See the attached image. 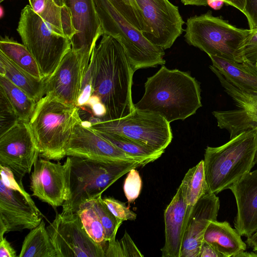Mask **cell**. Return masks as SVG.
I'll list each match as a JSON object with an SVG mask.
<instances>
[{
	"instance_id": "6da1fadb",
	"label": "cell",
	"mask_w": 257,
	"mask_h": 257,
	"mask_svg": "<svg viewBox=\"0 0 257 257\" xmlns=\"http://www.w3.org/2000/svg\"><path fill=\"white\" fill-rule=\"evenodd\" d=\"M92 94L106 108L100 121L124 117L135 109L132 97L133 69L124 47L113 37L103 34L93 50Z\"/></svg>"
},
{
	"instance_id": "7a4b0ae2",
	"label": "cell",
	"mask_w": 257,
	"mask_h": 257,
	"mask_svg": "<svg viewBox=\"0 0 257 257\" xmlns=\"http://www.w3.org/2000/svg\"><path fill=\"white\" fill-rule=\"evenodd\" d=\"M144 86V94L135 107L158 114L170 123L187 118L202 106L200 84L186 72L163 65Z\"/></svg>"
},
{
	"instance_id": "3957f363",
	"label": "cell",
	"mask_w": 257,
	"mask_h": 257,
	"mask_svg": "<svg viewBox=\"0 0 257 257\" xmlns=\"http://www.w3.org/2000/svg\"><path fill=\"white\" fill-rule=\"evenodd\" d=\"M203 161L208 192L217 194L228 189L257 164V127L222 146L207 147Z\"/></svg>"
},
{
	"instance_id": "277c9868",
	"label": "cell",
	"mask_w": 257,
	"mask_h": 257,
	"mask_svg": "<svg viewBox=\"0 0 257 257\" xmlns=\"http://www.w3.org/2000/svg\"><path fill=\"white\" fill-rule=\"evenodd\" d=\"M82 120L79 108L45 95L36 104L29 121L40 156L49 160L66 157L75 126Z\"/></svg>"
},
{
	"instance_id": "5b68a950",
	"label": "cell",
	"mask_w": 257,
	"mask_h": 257,
	"mask_svg": "<svg viewBox=\"0 0 257 257\" xmlns=\"http://www.w3.org/2000/svg\"><path fill=\"white\" fill-rule=\"evenodd\" d=\"M68 198L62 213L76 212L83 203L101 196L102 193L131 169L146 164L136 161L100 162L69 156Z\"/></svg>"
},
{
	"instance_id": "8992f818",
	"label": "cell",
	"mask_w": 257,
	"mask_h": 257,
	"mask_svg": "<svg viewBox=\"0 0 257 257\" xmlns=\"http://www.w3.org/2000/svg\"><path fill=\"white\" fill-rule=\"evenodd\" d=\"M184 38L190 45L209 56H216L238 63L246 62L243 55L244 43L250 29L236 28L211 11L189 18Z\"/></svg>"
},
{
	"instance_id": "52a82bcc",
	"label": "cell",
	"mask_w": 257,
	"mask_h": 257,
	"mask_svg": "<svg viewBox=\"0 0 257 257\" xmlns=\"http://www.w3.org/2000/svg\"><path fill=\"white\" fill-rule=\"evenodd\" d=\"M93 1L103 34L120 43L135 71L165 64L164 50L147 40L109 0Z\"/></svg>"
},
{
	"instance_id": "ba28073f",
	"label": "cell",
	"mask_w": 257,
	"mask_h": 257,
	"mask_svg": "<svg viewBox=\"0 0 257 257\" xmlns=\"http://www.w3.org/2000/svg\"><path fill=\"white\" fill-rule=\"evenodd\" d=\"M17 31L45 79L53 73L71 49L70 40L66 36L53 31L30 5L22 10Z\"/></svg>"
},
{
	"instance_id": "9c48e42d",
	"label": "cell",
	"mask_w": 257,
	"mask_h": 257,
	"mask_svg": "<svg viewBox=\"0 0 257 257\" xmlns=\"http://www.w3.org/2000/svg\"><path fill=\"white\" fill-rule=\"evenodd\" d=\"M94 130L115 134L159 151H165L173 138L170 122L160 115L135 108L127 116L90 123Z\"/></svg>"
},
{
	"instance_id": "30bf717a",
	"label": "cell",
	"mask_w": 257,
	"mask_h": 257,
	"mask_svg": "<svg viewBox=\"0 0 257 257\" xmlns=\"http://www.w3.org/2000/svg\"><path fill=\"white\" fill-rule=\"evenodd\" d=\"M57 257H105V250L86 232L77 212L57 213L46 227Z\"/></svg>"
},
{
	"instance_id": "8fae6325",
	"label": "cell",
	"mask_w": 257,
	"mask_h": 257,
	"mask_svg": "<svg viewBox=\"0 0 257 257\" xmlns=\"http://www.w3.org/2000/svg\"><path fill=\"white\" fill-rule=\"evenodd\" d=\"M69 13L76 34L70 40L71 50L80 61L83 76L93 49L103 35L100 22L93 0H54Z\"/></svg>"
},
{
	"instance_id": "7c38bea8",
	"label": "cell",
	"mask_w": 257,
	"mask_h": 257,
	"mask_svg": "<svg viewBox=\"0 0 257 257\" xmlns=\"http://www.w3.org/2000/svg\"><path fill=\"white\" fill-rule=\"evenodd\" d=\"M39 155L29 122L20 120L0 135V165L9 168L19 183L31 173Z\"/></svg>"
},
{
	"instance_id": "4fadbf2b",
	"label": "cell",
	"mask_w": 257,
	"mask_h": 257,
	"mask_svg": "<svg viewBox=\"0 0 257 257\" xmlns=\"http://www.w3.org/2000/svg\"><path fill=\"white\" fill-rule=\"evenodd\" d=\"M147 28L144 37L164 50L172 47L184 31L178 7L169 0H135Z\"/></svg>"
},
{
	"instance_id": "5bb4252c",
	"label": "cell",
	"mask_w": 257,
	"mask_h": 257,
	"mask_svg": "<svg viewBox=\"0 0 257 257\" xmlns=\"http://www.w3.org/2000/svg\"><path fill=\"white\" fill-rule=\"evenodd\" d=\"M70 159L62 164L53 163L40 155L33 165L30 176L32 196L54 208L62 206L68 198Z\"/></svg>"
},
{
	"instance_id": "9a60e30c",
	"label": "cell",
	"mask_w": 257,
	"mask_h": 257,
	"mask_svg": "<svg viewBox=\"0 0 257 257\" xmlns=\"http://www.w3.org/2000/svg\"><path fill=\"white\" fill-rule=\"evenodd\" d=\"M66 156H75L100 162H150L131 156L82 121L76 124L66 148Z\"/></svg>"
},
{
	"instance_id": "2e32d148",
	"label": "cell",
	"mask_w": 257,
	"mask_h": 257,
	"mask_svg": "<svg viewBox=\"0 0 257 257\" xmlns=\"http://www.w3.org/2000/svg\"><path fill=\"white\" fill-rule=\"evenodd\" d=\"M42 220L30 195L8 188L0 180V238L7 232L31 230Z\"/></svg>"
},
{
	"instance_id": "e0dca14e",
	"label": "cell",
	"mask_w": 257,
	"mask_h": 257,
	"mask_svg": "<svg viewBox=\"0 0 257 257\" xmlns=\"http://www.w3.org/2000/svg\"><path fill=\"white\" fill-rule=\"evenodd\" d=\"M83 78L80 61L71 49L53 73L45 79V95L77 106Z\"/></svg>"
},
{
	"instance_id": "ac0fdd59",
	"label": "cell",
	"mask_w": 257,
	"mask_h": 257,
	"mask_svg": "<svg viewBox=\"0 0 257 257\" xmlns=\"http://www.w3.org/2000/svg\"><path fill=\"white\" fill-rule=\"evenodd\" d=\"M220 201L216 194L207 192L194 204L185 226L180 257H198L205 230L217 220Z\"/></svg>"
},
{
	"instance_id": "d6986e66",
	"label": "cell",
	"mask_w": 257,
	"mask_h": 257,
	"mask_svg": "<svg viewBox=\"0 0 257 257\" xmlns=\"http://www.w3.org/2000/svg\"><path fill=\"white\" fill-rule=\"evenodd\" d=\"M228 189L233 193L237 206L235 229L241 236L247 237L257 230V169L244 175Z\"/></svg>"
},
{
	"instance_id": "ffe728a7",
	"label": "cell",
	"mask_w": 257,
	"mask_h": 257,
	"mask_svg": "<svg viewBox=\"0 0 257 257\" xmlns=\"http://www.w3.org/2000/svg\"><path fill=\"white\" fill-rule=\"evenodd\" d=\"M187 209L184 191L180 184L164 211L165 242L162 257H180L185 231Z\"/></svg>"
},
{
	"instance_id": "44dd1931",
	"label": "cell",
	"mask_w": 257,
	"mask_h": 257,
	"mask_svg": "<svg viewBox=\"0 0 257 257\" xmlns=\"http://www.w3.org/2000/svg\"><path fill=\"white\" fill-rule=\"evenodd\" d=\"M241 235L227 221H211L203 236V241L209 243L222 257H235L246 249V243Z\"/></svg>"
},
{
	"instance_id": "7402d4cb",
	"label": "cell",
	"mask_w": 257,
	"mask_h": 257,
	"mask_svg": "<svg viewBox=\"0 0 257 257\" xmlns=\"http://www.w3.org/2000/svg\"><path fill=\"white\" fill-rule=\"evenodd\" d=\"M212 65L234 86L249 93H257V67L249 62L238 63L209 56Z\"/></svg>"
},
{
	"instance_id": "603a6c76",
	"label": "cell",
	"mask_w": 257,
	"mask_h": 257,
	"mask_svg": "<svg viewBox=\"0 0 257 257\" xmlns=\"http://www.w3.org/2000/svg\"><path fill=\"white\" fill-rule=\"evenodd\" d=\"M0 75L7 78L37 102L45 94V79L23 70L0 51Z\"/></svg>"
},
{
	"instance_id": "cb8c5ba5",
	"label": "cell",
	"mask_w": 257,
	"mask_h": 257,
	"mask_svg": "<svg viewBox=\"0 0 257 257\" xmlns=\"http://www.w3.org/2000/svg\"><path fill=\"white\" fill-rule=\"evenodd\" d=\"M31 6L55 32L66 36L70 40L76 34L68 12L54 0H35Z\"/></svg>"
},
{
	"instance_id": "d4e9b609",
	"label": "cell",
	"mask_w": 257,
	"mask_h": 257,
	"mask_svg": "<svg viewBox=\"0 0 257 257\" xmlns=\"http://www.w3.org/2000/svg\"><path fill=\"white\" fill-rule=\"evenodd\" d=\"M18 256L57 257L43 220L25 236Z\"/></svg>"
},
{
	"instance_id": "484cf974",
	"label": "cell",
	"mask_w": 257,
	"mask_h": 257,
	"mask_svg": "<svg viewBox=\"0 0 257 257\" xmlns=\"http://www.w3.org/2000/svg\"><path fill=\"white\" fill-rule=\"evenodd\" d=\"M181 185L187 204L185 218L186 226L194 204L201 197L208 192L203 160L188 171Z\"/></svg>"
},
{
	"instance_id": "4316f807",
	"label": "cell",
	"mask_w": 257,
	"mask_h": 257,
	"mask_svg": "<svg viewBox=\"0 0 257 257\" xmlns=\"http://www.w3.org/2000/svg\"><path fill=\"white\" fill-rule=\"evenodd\" d=\"M0 51L23 70L38 79H44L37 62L23 44L7 36L1 37Z\"/></svg>"
},
{
	"instance_id": "83f0119b",
	"label": "cell",
	"mask_w": 257,
	"mask_h": 257,
	"mask_svg": "<svg viewBox=\"0 0 257 257\" xmlns=\"http://www.w3.org/2000/svg\"><path fill=\"white\" fill-rule=\"evenodd\" d=\"M0 91L7 99L20 120L29 122L37 102L7 78L0 75Z\"/></svg>"
},
{
	"instance_id": "f1b7e54d",
	"label": "cell",
	"mask_w": 257,
	"mask_h": 257,
	"mask_svg": "<svg viewBox=\"0 0 257 257\" xmlns=\"http://www.w3.org/2000/svg\"><path fill=\"white\" fill-rule=\"evenodd\" d=\"M97 132L126 154L150 163L159 159L164 152L155 150L117 134Z\"/></svg>"
},
{
	"instance_id": "f546056e",
	"label": "cell",
	"mask_w": 257,
	"mask_h": 257,
	"mask_svg": "<svg viewBox=\"0 0 257 257\" xmlns=\"http://www.w3.org/2000/svg\"><path fill=\"white\" fill-rule=\"evenodd\" d=\"M76 212L87 234L105 249L106 253L108 242L106 239L102 224L95 210L87 203H84Z\"/></svg>"
},
{
	"instance_id": "4dcf8cb0",
	"label": "cell",
	"mask_w": 257,
	"mask_h": 257,
	"mask_svg": "<svg viewBox=\"0 0 257 257\" xmlns=\"http://www.w3.org/2000/svg\"><path fill=\"white\" fill-rule=\"evenodd\" d=\"M85 203L92 207L97 213L103 227L106 239L108 242V247L112 246L116 240L117 231L123 221L111 213L103 201L101 196Z\"/></svg>"
},
{
	"instance_id": "1f68e13d",
	"label": "cell",
	"mask_w": 257,
	"mask_h": 257,
	"mask_svg": "<svg viewBox=\"0 0 257 257\" xmlns=\"http://www.w3.org/2000/svg\"><path fill=\"white\" fill-rule=\"evenodd\" d=\"M209 68L218 78L224 91L235 101L238 107L243 109L257 107V93H249L239 89L227 81L214 66L210 65Z\"/></svg>"
},
{
	"instance_id": "d6a6232c",
	"label": "cell",
	"mask_w": 257,
	"mask_h": 257,
	"mask_svg": "<svg viewBox=\"0 0 257 257\" xmlns=\"http://www.w3.org/2000/svg\"><path fill=\"white\" fill-rule=\"evenodd\" d=\"M109 1L115 9L143 35L147 33V26L135 0Z\"/></svg>"
},
{
	"instance_id": "836d02e7",
	"label": "cell",
	"mask_w": 257,
	"mask_h": 257,
	"mask_svg": "<svg viewBox=\"0 0 257 257\" xmlns=\"http://www.w3.org/2000/svg\"><path fill=\"white\" fill-rule=\"evenodd\" d=\"M105 256H143V255L125 231L120 240H115L112 246L108 247Z\"/></svg>"
},
{
	"instance_id": "e575fe53",
	"label": "cell",
	"mask_w": 257,
	"mask_h": 257,
	"mask_svg": "<svg viewBox=\"0 0 257 257\" xmlns=\"http://www.w3.org/2000/svg\"><path fill=\"white\" fill-rule=\"evenodd\" d=\"M134 168L127 172L123 184V191L128 203L134 202L140 195L142 181L139 172Z\"/></svg>"
},
{
	"instance_id": "d590c367",
	"label": "cell",
	"mask_w": 257,
	"mask_h": 257,
	"mask_svg": "<svg viewBox=\"0 0 257 257\" xmlns=\"http://www.w3.org/2000/svg\"><path fill=\"white\" fill-rule=\"evenodd\" d=\"M0 135H2L20 120V119L4 94L1 91H0Z\"/></svg>"
},
{
	"instance_id": "8d00e7d4",
	"label": "cell",
	"mask_w": 257,
	"mask_h": 257,
	"mask_svg": "<svg viewBox=\"0 0 257 257\" xmlns=\"http://www.w3.org/2000/svg\"><path fill=\"white\" fill-rule=\"evenodd\" d=\"M103 201L111 213L118 219L123 221L134 220L137 214L132 211L128 207L118 200L112 197H105Z\"/></svg>"
},
{
	"instance_id": "74e56055",
	"label": "cell",
	"mask_w": 257,
	"mask_h": 257,
	"mask_svg": "<svg viewBox=\"0 0 257 257\" xmlns=\"http://www.w3.org/2000/svg\"><path fill=\"white\" fill-rule=\"evenodd\" d=\"M92 62L90 60L87 70L83 78L77 100L78 108L84 107L92 94Z\"/></svg>"
},
{
	"instance_id": "f35d334b",
	"label": "cell",
	"mask_w": 257,
	"mask_h": 257,
	"mask_svg": "<svg viewBox=\"0 0 257 257\" xmlns=\"http://www.w3.org/2000/svg\"><path fill=\"white\" fill-rule=\"evenodd\" d=\"M242 53L246 62L255 64L257 61V28L251 30L244 43Z\"/></svg>"
},
{
	"instance_id": "ab89813d",
	"label": "cell",
	"mask_w": 257,
	"mask_h": 257,
	"mask_svg": "<svg viewBox=\"0 0 257 257\" xmlns=\"http://www.w3.org/2000/svg\"><path fill=\"white\" fill-rule=\"evenodd\" d=\"M1 179L8 188L14 189L28 196L30 195L25 190L23 183H19L12 171L8 167L0 165Z\"/></svg>"
},
{
	"instance_id": "60d3db41",
	"label": "cell",
	"mask_w": 257,
	"mask_h": 257,
	"mask_svg": "<svg viewBox=\"0 0 257 257\" xmlns=\"http://www.w3.org/2000/svg\"><path fill=\"white\" fill-rule=\"evenodd\" d=\"M243 14L247 18L249 29L257 28V0H245Z\"/></svg>"
},
{
	"instance_id": "b9f144b4",
	"label": "cell",
	"mask_w": 257,
	"mask_h": 257,
	"mask_svg": "<svg viewBox=\"0 0 257 257\" xmlns=\"http://www.w3.org/2000/svg\"><path fill=\"white\" fill-rule=\"evenodd\" d=\"M85 106L88 107L93 115L101 120L106 114V108L97 96L92 95Z\"/></svg>"
},
{
	"instance_id": "7bdbcfd3",
	"label": "cell",
	"mask_w": 257,
	"mask_h": 257,
	"mask_svg": "<svg viewBox=\"0 0 257 257\" xmlns=\"http://www.w3.org/2000/svg\"><path fill=\"white\" fill-rule=\"evenodd\" d=\"M15 249L4 236L0 238V257H16Z\"/></svg>"
},
{
	"instance_id": "ee69618b",
	"label": "cell",
	"mask_w": 257,
	"mask_h": 257,
	"mask_svg": "<svg viewBox=\"0 0 257 257\" xmlns=\"http://www.w3.org/2000/svg\"><path fill=\"white\" fill-rule=\"evenodd\" d=\"M198 257H222V256L209 243L203 240Z\"/></svg>"
},
{
	"instance_id": "f6af8a7d",
	"label": "cell",
	"mask_w": 257,
	"mask_h": 257,
	"mask_svg": "<svg viewBox=\"0 0 257 257\" xmlns=\"http://www.w3.org/2000/svg\"><path fill=\"white\" fill-rule=\"evenodd\" d=\"M228 5L234 7L243 13L245 5V0H223Z\"/></svg>"
},
{
	"instance_id": "bcb514c9",
	"label": "cell",
	"mask_w": 257,
	"mask_h": 257,
	"mask_svg": "<svg viewBox=\"0 0 257 257\" xmlns=\"http://www.w3.org/2000/svg\"><path fill=\"white\" fill-rule=\"evenodd\" d=\"M246 244L253 249L254 251H257V230L247 237Z\"/></svg>"
},
{
	"instance_id": "7dc6e473",
	"label": "cell",
	"mask_w": 257,
	"mask_h": 257,
	"mask_svg": "<svg viewBox=\"0 0 257 257\" xmlns=\"http://www.w3.org/2000/svg\"><path fill=\"white\" fill-rule=\"evenodd\" d=\"M181 2L185 6H207V0H181Z\"/></svg>"
},
{
	"instance_id": "c3c4849f",
	"label": "cell",
	"mask_w": 257,
	"mask_h": 257,
	"mask_svg": "<svg viewBox=\"0 0 257 257\" xmlns=\"http://www.w3.org/2000/svg\"><path fill=\"white\" fill-rule=\"evenodd\" d=\"M207 5L214 10L221 9L223 5V0H207Z\"/></svg>"
},
{
	"instance_id": "681fc988",
	"label": "cell",
	"mask_w": 257,
	"mask_h": 257,
	"mask_svg": "<svg viewBox=\"0 0 257 257\" xmlns=\"http://www.w3.org/2000/svg\"><path fill=\"white\" fill-rule=\"evenodd\" d=\"M235 257H257V253L253 251H243L236 254Z\"/></svg>"
},
{
	"instance_id": "f907efd6",
	"label": "cell",
	"mask_w": 257,
	"mask_h": 257,
	"mask_svg": "<svg viewBox=\"0 0 257 257\" xmlns=\"http://www.w3.org/2000/svg\"><path fill=\"white\" fill-rule=\"evenodd\" d=\"M34 1L35 0H29L30 5L31 6Z\"/></svg>"
},
{
	"instance_id": "816d5d0a",
	"label": "cell",
	"mask_w": 257,
	"mask_h": 257,
	"mask_svg": "<svg viewBox=\"0 0 257 257\" xmlns=\"http://www.w3.org/2000/svg\"><path fill=\"white\" fill-rule=\"evenodd\" d=\"M255 64V66H256V67H257V61L255 62V64Z\"/></svg>"
},
{
	"instance_id": "f5cc1de1",
	"label": "cell",
	"mask_w": 257,
	"mask_h": 257,
	"mask_svg": "<svg viewBox=\"0 0 257 257\" xmlns=\"http://www.w3.org/2000/svg\"><path fill=\"white\" fill-rule=\"evenodd\" d=\"M4 0H0V2L2 3V2H3Z\"/></svg>"
}]
</instances>
